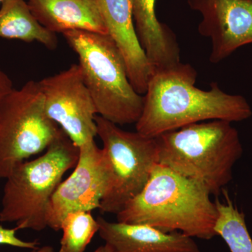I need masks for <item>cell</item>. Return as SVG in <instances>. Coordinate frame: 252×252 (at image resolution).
Listing matches in <instances>:
<instances>
[{
	"label": "cell",
	"mask_w": 252,
	"mask_h": 252,
	"mask_svg": "<svg viewBox=\"0 0 252 252\" xmlns=\"http://www.w3.org/2000/svg\"><path fill=\"white\" fill-rule=\"evenodd\" d=\"M197 77L188 63L154 70L136 131L155 138L197 123L240 122L252 117L251 106L243 95L227 94L216 82L211 83L210 90H202L195 86Z\"/></svg>",
	"instance_id": "cell-1"
},
{
	"label": "cell",
	"mask_w": 252,
	"mask_h": 252,
	"mask_svg": "<svg viewBox=\"0 0 252 252\" xmlns=\"http://www.w3.org/2000/svg\"><path fill=\"white\" fill-rule=\"evenodd\" d=\"M210 195L203 186L157 163L142 191L116 215L117 221L211 240L217 236V210Z\"/></svg>",
	"instance_id": "cell-2"
},
{
	"label": "cell",
	"mask_w": 252,
	"mask_h": 252,
	"mask_svg": "<svg viewBox=\"0 0 252 252\" xmlns=\"http://www.w3.org/2000/svg\"><path fill=\"white\" fill-rule=\"evenodd\" d=\"M231 124L207 121L158 136V163L218 196L233 180V167L243 154Z\"/></svg>",
	"instance_id": "cell-3"
},
{
	"label": "cell",
	"mask_w": 252,
	"mask_h": 252,
	"mask_svg": "<svg viewBox=\"0 0 252 252\" xmlns=\"http://www.w3.org/2000/svg\"><path fill=\"white\" fill-rule=\"evenodd\" d=\"M63 35L77 55L97 115L118 126L135 124L143 110L144 95L130 84L125 61L111 36L82 31Z\"/></svg>",
	"instance_id": "cell-4"
},
{
	"label": "cell",
	"mask_w": 252,
	"mask_h": 252,
	"mask_svg": "<svg viewBox=\"0 0 252 252\" xmlns=\"http://www.w3.org/2000/svg\"><path fill=\"white\" fill-rule=\"evenodd\" d=\"M79 149L61 128L39 158L15 167L5 180L0 222L16 223L18 230L47 228L50 200L64 174L77 165Z\"/></svg>",
	"instance_id": "cell-5"
},
{
	"label": "cell",
	"mask_w": 252,
	"mask_h": 252,
	"mask_svg": "<svg viewBox=\"0 0 252 252\" xmlns=\"http://www.w3.org/2000/svg\"><path fill=\"white\" fill-rule=\"evenodd\" d=\"M61 127L46 114L38 81L13 89L0 104V179L19 164L46 151Z\"/></svg>",
	"instance_id": "cell-6"
},
{
	"label": "cell",
	"mask_w": 252,
	"mask_h": 252,
	"mask_svg": "<svg viewBox=\"0 0 252 252\" xmlns=\"http://www.w3.org/2000/svg\"><path fill=\"white\" fill-rule=\"evenodd\" d=\"M97 136L108 162V188L101 201L102 214L117 215L147 185L158 163L157 139L128 132L97 115Z\"/></svg>",
	"instance_id": "cell-7"
},
{
	"label": "cell",
	"mask_w": 252,
	"mask_h": 252,
	"mask_svg": "<svg viewBox=\"0 0 252 252\" xmlns=\"http://www.w3.org/2000/svg\"><path fill=\"white\" fill-rule=\"evenodd\" d=\"M48 117L77 147L97 136L95 106L79 64L38 81Z\"/></svg>",
	"instance_id": "cell-8"
},
{
	"label": "cell",
	"mask_w": 252,
	"mask_h": 252,
	"mask_svg": "<svg viewBox=\"0 0 252 252\" xmlns=\"http://www.w3.org/2000/svg\"><path fill=\"white\" fill-rule=\"evenodd\" d=\"M79 149L74 171L58 186L48 206L47 225L55 231L61 230L63 219L69 212L99 209L108 188V162L102 149L94 140Z\"/></svg>",
	"instance_id": "cell-9"
},
{
	"label": "cell",
	"mask_w": 252,
	"mask_h": 252,
	"mask_svg": "<svg viewBox=\"0 0 252 252\" xmlns=\"http://www.w3.org/2000/svg\"><path fill=\"white\" fill-rule=\"evenodd\" d=\"M202 20L198 31L210 38V61L218 63L252 44V0H187Z\"/></svg>",
	"instance_id": "cell-10"
},
{
	"label": "cell",
	"mask_w": 252,
	"mask_h": 252,
	"mask_svg": "<svg viewBox=\"0 0 252 252\" xmlns=\"http://www.w3.org/2000/svg\"><path fill=\"white\" fill-rule=\"evenodd\" d=\"M107 34L124 61L130 84L144 95L154 69L144 53L136 32L132 0H98Z\"/></svg>",
	"instance_id": "cell-11"
},
{
	"label": "cell",
	"mask_w": 252,
	"mask_h": 252,
	"mask_svg": "<svg viewBox=\"0 0 252 252\" xmlns=\"http://www.w3.org/2000/svg\"><path fill=\"white\" fill-rule=\"evenodd\" d=\"M98 234L109 252H200L193 238L165 233L147 225L111 222L97 218Z\"/></svg>",
	"instance_id": "cell-12"
},
{
	"label": "cell",
	"mask_w": 252,
	"mask_h": 252,
	"mask_svg": "<svg viewBox=\"0 0 252 252\" xmlns=\"http://www.w3.org/2000/svg\"><path fill=\"white\" fill-rule=\"evenodd\" d=\"M41 26L57 34L72 31L107 34L98 0H26Z\"/></svg>",
	"instance_id": "cell-13"
},
{
	"label": "cell",
	"mask_w": 252,
	"mask_h": 252,
	"mask_svg": "<svg viewBox=\"0 0 252 252\" xmlns=\"http://www.w3.org/2000/svg\"><path fill=\"white\" fill-rule=\"evenodd\" d=\"M157 0H132V14L139 41L154 69L181 62L180 49L173 32L158 20Z\"/></svg>",
	"instance_id": "cell-14"
},
{
	"label": "cell",
	"mask_w": 252,
	"mask_h": 252,
	"mask_svg": "<svg viewBox=\"0 0 252 252\" xmlns=\"http://www.w3.org/2000/svg\"><path fill=\"white\" fill-rule=\"evenodd\" d=\"M0 37L28 43L36 41L50 50L58 46L56 34L38 22L26 0H3L0 6Z\"/></svg>",
	"instance_id": "cell-15"
},
{
	"label": "cell",
	"mask_w": 252,
	"mask_h": 252,
	"mask_svg": "<svg viewBox=\"0 0 252 252\" xmlns=\"http://www.w3.org/2000/svg\"><path fill=\"white\" fill-rule=\"evenodd\" d=\"M224 199L217 197L215 203L217 219L215 225L217 236L224 240L230 252H252V238L249 232L245 215L230 198L226 189L222 190Z\"/></svg>",
	"instance_id": "cell-16"
},
{
	"label": "cell",
	"mask_w": 252,
	"mask_h": 252,
	"mask_svg": "<svg viewBox=\"0 0 252 252\" xmlns=\"http://www.w3.org/2000/svg\"><path fill=\"white\" fill-rule=\"evenodd\" d=\"M98 229L97 220L91 212H69L61 223L63 237L59 252H85Z\"/></svg>",
	"instance_id": "cell-17"
},
{
	"label": "cell",
	"mask_w": 252,
	"mask_h": 252,
	"mask_svg": "<svg viewBox=\"0 0 252 252\" xmlns=\"http://www.w3.org/2000/svg\"><path fill=\"white\" fill-rule=\"evenodd\" d=\"M18 228H6L2 225H0V245H9L16 248L28 249V250H35L39 247V242L24 241L16 236Z\"/></svg>",
	"instance_id": "cell-18"
},
{
	"label": "cell",
	"mask_w": 252,
	"mask_h": 252,
	"mask_svg": "<svg viewBox=\"0 0 252 252\" xmlns=\"http://www.w3.org/2000/svg\"><path fill=\"white\" fill-rule=\"evenodd\" d=\"M13 89L14 88L12 81L7 74L0 67V104Z\"/></svg>",
	"instance_id": "cell-19"
},
{
	"label": "cell",
	"mask_w": 252,
	"mask_h": 252,
	"mask_svg": "<svg viewBox=\"0 0 252 252\" xmlns=\"http://www.w3.org/2000/svg\"><path fill=\"white\" fill-rule=\"evenodd\" d=\"M31 252H54L52 247L44 246L38 248L37 250H32Z\"/></svg>",
	"instance_id": "cell-20"
},
{
	"label": "cell",
	"mask_w": 252,
	"mask_h": 252,
	"mask_svg": "<svg viewBox=\"0 0 252 252\" xmlns=\"http://www.w3.org/2000/svg\"><path fill=\"white\" fill-rule=\"evenodd\" d=\"M94 252H109V251L105 245H102V246L99 247L97 250H94Z\"/></svg>",
	"instance_id": "cell-21"
},
{
	"label": "cell",
	"mask_w": 252,
	"mask_h": 252,
	"mask_svg": "<svg viewBox=\"0 0 252 252\" xmlns=\"http://www.w3.org/2000/svg\"><path fill=\"white\" fill-rule=\"evenodd\" d=\"M3 0H0V4H1V2H2Z\"/></svg>",
	"instance_id": "cell-22"
}]
</instances>
